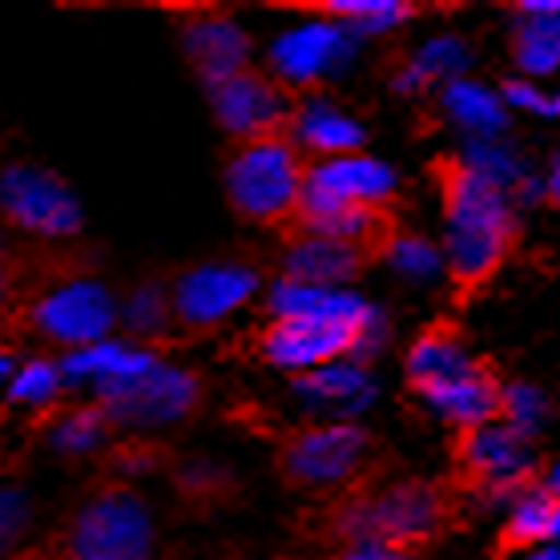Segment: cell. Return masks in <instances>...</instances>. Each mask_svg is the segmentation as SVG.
<instances>
[{
    "label": "cell",
    "instance_id": "cell-15",
    "mask_svg": "<svg viewBox=\"0 0 560 560\" xmlns=\"http://www.w3.org/2000/svg\"><path fill=\"white\" fill-rule=\"evenodd\" d=\"M464 468H468L471 480L480 488H488L492 497L512 500L536 468L533 440H524L521 432H512L504 420H492V423H485V428L468 432V440H464Z\"/></svg>",
    "mask_w": 560,
    "mask_h": 560
},
{
    "label": "cell",
    "instance_id": "cell-8",
    "mask_svg": "<svg viewBox=\"0 0 560 560\" xmlns=\"http://www.w3.org/2000/svg\"><path fill=\"white\" fill-rule=\"evenodd\" d=\"M355 33L331 16L311 13L303 25L287 28L270 45V73L287 90H311L339 77L355 57Z\"/></svg>",
    "mask_w": 560,
    "mask_h": 560
},
{
    "label": "cell",
    "instance_id": "cell-12",
    "mask_svg": "<svg viewBox=\"0 0 560 560\" xmlns=\"http://www.w3.org/2000/svg\"><path fill=\"white\" fill-rule=\"evenodd\" d=\"M368 459V435L355 423H311L282 447V471L303 488H331L351 480Z\"/></svg>",
    "mask_w": 560,
    "mask_h": 560
},
{
    "label": "cell",
    "instance_id": "cell-22",
    "mask_svg": "<svg viewBox=\"0 0 560 560\" xmlns=\"http://www.w3.org/2000/svg\"><path fill=\"white\" fill-rule=\"evenodd\" d=\"M471 52L468 45L456 37V33H440V37H428L420 49L411 52L408 65L395 73V90L399 93H423V90H444L459 77H468Z\"/></svg>",
    "mask_w": 560,
    "mask_h": 560
},
{
    "label": "cell",
    "instance_id": "cell-34",
    "mask_svg": "<svg viewBox=\"0 0 560 560\" xmlns=\"http://www.w3.org/2000/svg\"><path fill=\"white\" fill-rule=\"evenodd\" d=\"M222 468H214V464H190V468L182 471V488L186 492H218L222 488Z\"/></svg>",
    "mask_w": 560,
    "mask_h": 560
},
{
    "label": "cell",
    "instance_id": "cell-9",
    "mask_svg": "<svg viewBox=\"0 0 560 560\" xmlns=\"http://www.w3.org/2000/svg\"><path fill=\"white\" fill-rule=\"evenodd\" d=\"M444 521V504L440 492L428 485H395L380 497L355 500L343 509V528L347 540H392V545H416L423 536H432Z\"/></svg>",
    "mask_w": 560,
    "mask_h": 560
},
{
    "label": "cell",
    "instance_id": "cell-3",
    "mask_svg": "<svg viewBox=\"0 0 560 560\" xmlns=\"http://www.w3.org/2000/svg\"><path fill=\"white\" fill-rule=\"evenodd\" d=\"M516 210L509 190L497 182L452 162L444 174V258L459 282H485L504 262L516 230Z\"/></svg>",
    "mask_w": 560,
    "mask_h": 560
},
{
    "label": "cell",
    "instance_id": "cell-17",
    "mask_svg": "<svg viewBox=\"0 0 560 560\" xmlns=\"http://www.w3.org/2000/svg\"><path fill=\"white\" fill-rule=\"evenodd\" d=\"M512 61L528 81L560 73V0H533L512 13Z\"/></svg>",
    "mask_w": 560,
    "mask_h": 560
},
{
    "label": "cell",
    "instance_id": "cell-21",
    "mask_svg": "<svg viewBox=\"0 0 560 560\" xmlns=\"http://www.w3.org/2000/svg\"><path fill=\"white\" fill-rule=\"evenodd\" d=\"M294 392L303 395L311 408L335 411L339 420H351V416H359V411L375 399V383H371L363 363L343 359V363L318 368V371H311V375H299Z\"/></svg>",
    "mask_w": 560,
    "mask_h": 560
},
{
    "label": "cell",
    "instance_id": "cell-37",
    "mask_svg": "<svg viewBox=\"0 0 560 560\" xmlns=\"http://www.w3.org/2000/svg\"><path fill=\"white\" fill-rule=\"evenodd\" d=\"M545 488L552 492V497L560 500V456L552 459V468H548V476H545Z\"/></svg>",
    "mask_w": 560,
    "mask_h": 560
},
{
    "label": "cell",
    "instance_id": "cell-23",
    "mask_svg": "<svg viewBox=\"0 0 560 560\" xmlns=\"http://www.w3.org/2000/svg\"><path fill=\"white\" fill-rule=\"evenodd\" d=\"M383 258H387V267H392L399 279L416 282V287L435 282L447 267L444 246H435L432 238H423V234H392L387 246H383Z\"/></svg>",
    "mask_w": 560,
    "mask_h": 560
},
{
    "label": "cell",
    "instance_id": "cell-24",
    "mask_svg": "<svg viewBox=\"0 0 560 560\" xmlns=\"http://www.w3.org/2000/svg\"><path fill=\"white\" fill-rule=\"evenodd\" d=\"M552 512L557 497L548 488H521L509 500V540L524 548L552 545Z\"/></svg>",
    "mask_w": 560,
    "mask_h": 560
},
{
    "label": "cell",
    "instance_id": "cell-32",
    "mask_svg": "<svg viewBox=\"0 0 560 560\" xmlns=\"http://www.w3.org/2000/svg\"><path fill=\"white\" fill-rule=\"evenodd\" d=\"M21 262H16V255L13 250H4L0 246V327L4 323H13V315H16V306H21Z\"/></svg>",
    "mask_w": 560,
    "mask_h": 560
},
{
    "label": "cell",
    "instance_id": "cell-38",
    "mask_svg": "<svg viewBox=\"0 0 560 560\" xmlns=\"http://www.w3.org/2000/svg\"><path fill=\"white\" fill-rule=\"evenodd\" d=\"M13 383V359H9V351H0V387H9Z\"/></svg>",
    "mask_w": 560,
    "mask_h": 560
},
{
    "label": "cell",
    "instance_id": "cell-5",
    "mask_svg": "<svg viewBox=\"0 0 560 560\" xmlns=\"http://www.w3.org/2000/svg\"><path fill=\"white\" fill-rule=\"evenodd\" d=\"M306 170L311 166H303V153H299L291 133L243 141L226 166L230 206L250 222H262V226L299 218L306 194Z\"/></svg>",
    "mask_w": 560,
    "mask_h": 560
},
{
    "label": "cell",
    "instance_id": "cell-16",
    "mask_svg": "<svg viewBox=\"0 0 560 560\" xmlns=\"http://www.w3.org/2000/svg\"><path fill=\"white\" fill-rule=\"evenodd\" d=\"M182 45L206 85L214 90L234 73L250 69V37L222 13H194L182 21Z\"/></svg>",
    "mask_w": 560,
    "mask_h": 560
},
{
    "label": "cell",
    "instance_id": "cell-6",
    "mask_svg": "<svg viewBox=\"0 0 560 560\" xmlns=\"http://www.w3.org/2000/svg\"><path fill=\"white\" fill-rule=\"evenodd\" d=\"M153 516L133 488H102L73 512L52 560H150Z\"/></svg>",
    "mask_w": 560,
    "mask_h": 560
},
{
    "label": "cell",
    "instance_id": "cell-4",
    "mask_svg": "<svg viewBox=\"0 0 560 560\" xmlns=\"http://www.w3.org/2000/svg\"><path fill=\"white\" fill-rule=\"evenodd\" d=\"M408 383L440 420L468 432L500 416V383L452 331H428L416 339L408 351Z\"/></svg>",
    "mask_w": 560,
    "mask_h": 560
},
{
    "label": "cell",
    "instance_id": "cell-2",
    "mask_svg": "<svg viewBox=\"0 0 560 560\" xmlns=\"http://www.w3.org/2000/svg\"><path fill=\"white\" fill-rule=\"evenodd\" d=\"M61 371L65 380L93 387L105 416L121 428H162L190 416L198 404V380L190 371L114 339L65 355Z\"/></svg>",
    "mask_w": 560,
    "mask_h": 560
},
{
    "label": "cell",
    "instance_id": "cell-7",
    "mask_svg": "<svg viewBox=\"0 0 560 560\" xmlns=\"http://www.w3.org/2000/svg\"><path fill=\"white\" fill-rule=\"evenodd\" d=\"M16 318H25V327L40 339H49L61 351H85L109 339L117 323L114 294L105 291V282L85 279V275H61L45 282L37 294H25L16 306Z\"/></svg>",
    "mask_w": 560,
    "mask_h": 560
},
{
    "label": "cell",
    "instance_id": "cell-29",
    "mask_svg": "<svg viewBox=\"0 0 560 560\" xmlns=\"http://www.w3.org/2000/svg\"><path fill=\"white\" fill-rule=\"evenodd\" d=\"M121 318H126L129 331L141 335V339L162 335L170 323H174V299H170V291H162V287H138V291L129 294Z\"/></svg>",
    "mask_w": 560,
    "mask_h": 560
},
{
    "label": "cell",
    "instance_id": "cell-1",
    "mask_svg": "<svg viewBox=\"0 0 560 560\" xmlns=\"http://www.w3.org/2000/svg\"><path fill=\"white\" fill-rule=\"evenodd\" d=\"M270 327L258 339L267 363L294 375H311L343 359H371L387 343V318L355 291L306 287L282 279L270 291Z\"/></svg>",
    "mask_w": 560,
    "mask_h": 560
},
{
    "label": "cell",
    "instance_id": "cell-39",
    "mask_svg": "<svg viewBox=\"0 0 560 560\" xmlns=\"http://www.w3.org/2000/svg\"><path fill=\"white\" fill-rule=\"evenodd\" d=\"M552 545H560V500H557V512H552Z\"/></svg>",
    "mask_w": 560,
    "mask_h": 560
},
{
    "label": "cell",
    "instance_id": "cell-11",
    "mask_svg": "<svg viewBox=\"0 0 560 560\" xmlns=\"http://www.w3.org/2000/svg\"><path fill=\"white\" fill-rule=\"evenodd\" d=\"M210 105H214L218 126L238 141L291 133L294 109H299L287 97V85H279L275 77L258 73V69H243V73H234L230 81L214 85L210 90Z\"/></svg>",
    "mask_w": 560,
    "mask_h": 560
},
{
    "label": "cell",
    "instance_id": "cell-31",
    "mask_svg": "<svg viewBox=\"0 0 560 560\" xmlns=\"http://www.w3.org/2000/svg\"><path fill=\"white\" fill-rule=\"evenodd\" d=\"M28 524V500L13 488H4L0 492V552H9V548L21 540Z\"/></svg>",
    "mask_w": 560,
    "mask_h": 560
},
{
    "label": "cell",
    "instance_id": "cell-18",
    "mask_svg": "<svg viewBox=\"0 0 560 560\" xmlns=\"http://www.w3.org/2000/svg\"><path fill=\"white\" fill-rule=\"evenodd\" d=\"M363 267V250L327 234H311L299 230L287 246V279L306 282V287H331L339 291L343 282H351Z\"/></svg>",
    "mask_w": 560,
    "mask_h": 560
},
{
    "label": "cell",
    "instance_id": "cell-13",
    "mask_svg": "<svg viewBox=\"0 0 560 560\" xmlns=\"http://www.w3.org/2000/svg\"><path fill=\"white\" fill-rule=\"evenodd\" d=\"M258 291V275L250 267L238 262H206V267L186 270L174 282V323L182 327H218L222 318H230L234 311H243Z\"/></svg>",
    "mask_w": 560,
    "mask_h": 560
},
{
    "label": "cell",
    "instance_id": "cell-26",
    "mask_svg": "<svg viewBox=\"0 0 560 560\" xmlns=\"http://www.w3.org/2000/svg\"><path fill=\"white\" fill-rule=\"evenodd\" d=\"M500 420L509 423L512 432H521L524 440H533L548 423V395L536 383H504L500 387Z\"/></svg>",
    "mask_w": 560,
    "mask_h": 560
},
{
    "label": "cell",
    "instance_id": "cell-28",
    "mask_svg": "<svg viewBox=\"0 0 560 560\" xmlns=\"http://www.w3.org/2000/svg\"><path fill=\"white\" fill-rule=\"evenodd\" d=\"M109 416H105L102 404H93V408H77V411H65L57 428H52V444L61 447V452H93V447L102 444L105 432H109Z\"/></svg>",
    "mask_w": 560,
    "mask_h": 560
},
{
    "label": "cell",
    "instance_id": "cell-10",
    "mask_svg": "<svg viewBox=\"0 0 560 560\" xmlns=\"http://www.w3.org/2000/svg\"><path fill=\"white\" fill-rule=\"evenodd\" d=\"M0 214L40 238H69L81 230V202L57 174L13 166L0 174Z\"/></svg>",
    "mask_w": 560,
    "mask_h": 560
},
{
    "label": "cell",
    "instance_id": "cell-27",
    "mask_svg": "<svg viewBox=\"0 0 560 560\" xmlns=\"http://www.w3.org/2000/svg\"><path fill=\"white\" fill-rule=\"evenodd\" d=\"M65 371L61 363H49V359H28V368H21L9 383V404H21V408H40V404H52L61 395Z\"/></svg>",
    "mask_w": 560,
    "mask_h": 560
},
{
    "label": "cell",
    "instance_id": "cell-25",
    "mask_svg": "<svg viewBox=\"0 0 560 560\" xmlns=\"http://www.w3.org/2000/svg\"><path fill=\"white\" fill-rule=\"evenodd\" d=\"M318 16H331L343 28H351L359 40L363 37H380V33H392L411 16L408 4H395V0H351V4H323L315 9Z\"/></svg>",
    "mask_w": 560,
    "mask_h": 560
},
{
    "label": "cell",
    "instance_id": "cell-36",
    "mask_svg": "<svg viewBox=\"0 0 560 560\" xmlns=\"http://www.w3.org/2000/svg\"><path fill=\"white\" fill-rule=\"evenodd\" d=\"M521 560H560V545H536Z\"/></svg>",
    "mask_w": 560,
    "mask_h": 560
},
{
    "label": "cell",
    "instance_id": "cell-33",
    "mask_svg": "<svg viewBox=\"0 0 560 560\" xmlns=\"http://www.w3.org/2000/svg\"><path fill=\"white\" fill-rule=\"evenodd\" d=\"M339 560H416V552L392 540H347Z\"/></svg>",
    "mask_w": 560,
    "mask_h": 560
},
{
    "label": "cell",
    "instance_id": "cell-35",
    "mask_svg": "<svg viewBox=\"0 0 560 560\" xmlns=\"http://www.w3.org/2000/svg\"><path fill=\"white\" fill-rule=\"evenodd\" d=\"M545 198L552 206H560V150L552 153V162H548V170H545Z\"/></svg>",
    "mask_w": 560,
    "mask_h": 560
},
{
    "label": "cell",
    "instance_id": "cell-20",
    "mask_svg": "<svg viewBox=\"0 0 560 560\" xmlns=\"http://www.w3.org/2000/svg\"><path fill=\"white\" fill-rule=\"evenodd\" d=\"M291 138L299 150L315 153L318 162L363 153V126L355 117H347L343 109H335L331 102H323V97H311L294 109Z\"/></svg>",
    "mask_w": 560,
    "mask_h": 560
},
{
    "label": "cell",
    "instance_id": "cell-14",
    "mask_svg": "<svg viewBox=\"0 0 560 560\" xmlns=\"http://www.w3.org/2000/svg\"><path fill=\"white\" fill-rule=\"evenodd\" d=\"M395 194V170L371 153H347L331 162H315L306 170V194L299 210H323V206H355V210H380Z\"/></svg>",
    "mask_w": 560,
    "mask_h": 560
},
{
    "label": "cell",
    "instance_id": "cell-19",
    "mask_svg": "<svg viewBox=\"0 0 560 560\" xmlns=\"http://www.w3.org/2000/svg\"><path fill=\"white\" fill-rule=\"evenodd\" d=\"M440 109L456 129H464L468 141H492L504 138L509 129V102L504 90H492L476 77H459L440 90Z\"/></svg>",
    "mask_w": 560,
    "mask_h": 560
},
{
    "label": "cell",
    "instance_id": "cell-30",
    "mask_svg": "<svg viewBox=\"0 0 560 560\" xmlns=\"http://www.w3.org/2000/svg\"><path fill=\"white\" fill-rule=\"evenodd\" d=\"M504 102L509 109H521L528 117H548V121H557L560 117V81H528V77H516L504 85Z\"/></svg>",
    "mask_w": 560,
    "mask_h": 560
}]
</instances>
